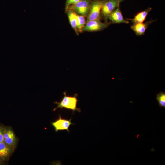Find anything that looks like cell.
Segmentation results:
<instances>
[{
    "label": "cell",
    "instance_id": "cell-17",
    "mask_svg": "<svg viewBox=\"0 0 165 165\" xmlns=\"http://www.w3.org/2000/svg\"><path fill=\"white\" fill-rule=\"evenodd\" d=\"M5 163L0 157V165L3 164Z\"/></svg>",
    "mask_w": 165,
    "mask_h": 165
},
{
    "label": "cell",
    "instance_id": "cell-13",
    "mask_svg": "<svg viewBox=\"0 0 165 165\" xmlns=\"http://www.w3.org/2000/svg\"><path fill=\"white\" fill-rule=\"evenodd\" d=\"M77 32H82V29L86 24L85 17L82 16L77 14Z\"/></svg>",
    "mask_w": 165,
    "mask_h": 165
},
{
    "label": "cell",
    "instance_id": "cell-9",
    "mask_svg": "<svg viewBox=\"0 0 165 165\" xmlns=\"http://www.w3.org/2000/svg\"><path fill=\"white\" fill-rule=\"evenodd\" d=\"M14 150L4 141L0 142V157L5 162L8 161Z\"/></svg>",
    "mask_w": 165,
    "mask_h": 165
},
{
    "label": "cell",
    "instance_id": "cell-7",
    "mask_svg": "<svg viewBox=\"0 0 165 165\" xmlns=\"http://www.w3.org/2000/svg\"><path fill=\"white\" fill-rule=\"evenodd\" d=\"M3 141L6 144L14 150L16 145L17 139L15 135L11 128L6 127Z\"/></svg>",
    "mask_w": 165,
    "mask_h": 165
},
{
    "label": "cell",
    "instance_id": "cell-1",
    "mask_svg": "<svg viewBox=\"0 0 165 165\" xmlns=\"http://www.w3.org/2000/svg\"><path fill=\"white\" fill-rule=\"evenodd\" d=\"M64 96L60 102L55 101L54 103L57 105V107L53 109V111H55L58 108H63L69 110H71L73 111V114L75 111H77L79 112H81V109L77 108V105L78 100L77 97L78 94L75 93L73 96L66 95V92L63 93Z\"/></svg>",
    "mask_w": 165,
    "mask_h": 165
},
{
    "label": "cell",
    "instance_id": "cell-2",
    "mask_svg": "<svg viewBox=\"0 0 165 165\" xmlns=\"http://www.w3.org/2000/svg\"><path fill=\"white\" fill-rule=\"evenodd\" d=\"M107 0H92L90 1V6L89 13L87 16L86 22L96 20H100L101 8Z\"/></svg>",
    "mask_w": 165,
    "mask_h": 165
},
{
    "label": "cell",
    "instance_id": "cell-3",
    "mask_svg": "<svg viewBox=\"0 0 165 165\" xmlns=\"http://www.w3.org/2000/svg\"><path fill=\"white\" fill-rule=\"evenodd\" d=\"M124 0H107L103 5L101 12V16L107 22L109 15L118 7L120 3Z\"/></svg>",
    "mask_w": 165,
    "mask_h": 165
},
{
    "label": "cell",
    "instance_id": "cell-12",
    "mask_svg": "<svg viewBox=\"0 0 165 165\" xmlns=\"http://www.w3.org/2000/svg\"><path fill=\"white\" fill-rule=\"evenodd\" d=\"M152 9L151 8L149 7L145 10L139 12L133 18L126 19L130 20L133 24L143 23Z\"/></svg>",
    "mask_w": 165,
    "mask_h": 165
},
{
    "label": "cell",
    "instance_id": "cell-8",
    "mask_svg": "<svg viewBox=\"0 0 165 165\" xmlns=\"http://www.w3.org/2000/svg\"><path fill=\"white\" fill-rule=\"evenodd\" d=\"M109 19L113 24L123 23L128 24L129 22L125 20L122 14L119 6L117 7L108 16Z\"/></svg>",
    "mask_w": 165,
    "mask_h": 165
},
{
    "label": "cell",
    "instance_id": "cell-4",
    "mask_svg": "<svg viewBox=\"0 0 165 165\" xmlns=\"http://www.w3.org/2000/svg\"><path fill=\"white\" fill-rule=\"evenodd\" d=\"M91 0H80L75 4L70 6L69 8L77 14L87 17L89 12Z\"/></svg>",
    "mask_w": 165,
    "mask_h": 165
},
{
    "label": "cell",
    "instance_id": "cell-16",
    "mask_svg": "<svg viewBox=\"0 0 165 165\" xmlns=\"http://www.w3.org/2000/svg\"><path fill=\"white\" fill-rule=\"evenodd\" d=\"M80 0H66L65 3V11L70 6L75 4Z\"/></svg>",
    "mask_w": 165,
    "mask_h": 165
},
{
    "label": "cell",
    "instance_id": "cell-6",
    "mask_svg": "<svg viewBox=\"0 0 165 165\" xmlns=\"http://www.w3.org/2000/svg\"><path fill=\"white\" fill-rule=\"evenodd\" d=\"M59 117L58 119L51 122L52 126L54 128L55 131L57 132L59 130H66L68 132H69V128L70 126L75 124L71 122L72 118L69 120L62 119L60 114L59 115Z\"/></svg>",
    "mask_w": 165,
    "mask_h": 165
},
{
    "label": "cell",
    "instance_id": "cell-11",
    "mask_svg": "<svg viewBox=\"0 0 165 165\" xmlns=\"http://www.w3.org/2000/svg\"><path fill=\"white\" fill-rule=\"evenodd\" d=\"M72 27L77 35H79L77 30V14L71 9L68 8L65 11Z\"/></svg>",
    "mask_w": 165,
    "mask_h": 165
},
{
    "label": "cell",
    "instance_id": "cell-5",
    "mask_svg": "<svg viewBox=\"0 0 165 165\" xmlns=\"http://www.w3.org/2000/svg\"><path fill=\"white\" fill-rule=\"evenodd\" d=\"M111 23V21L103 23L99 19L90 20L86 22L82 29V31L94 32L101 31L107 28Z\"/></svg>",
    "mask_w": 165,
    "mask_h": 165
},
{
    "label": "cell",
    "instance_id": "cell-10",
    "mask_svg": "<svg viewBox=\"0 0 165 165\" xmlns=\"http://www.w3.org/2000/svg\"><path fill=\"white\" fill-rule=\"evenodd\" d=\"M154 21L151 20L145 23H141L133 24L131 26V29L138 36L144 35L148 26Z\"/></svg>",
    "mask_w": 165,
    "mask_h": 165
},
{
    "label": "cell",
    "instance_id": "cell-15",
    "mask_svg": "<svg viewBox=\"0 0 165 165\" xmlns=\"http://www.w3.org/2000/svg\"><path fill=\"white\" fill-rule=\"evenodd\" d=\"M6 129V127L0 124V142L3 141L4 135Z\"/></svg>",
    "mask_w": 165,
    "mask_h": 165
},
{
    "label": "cell",
    "instance_id": "cell-14",
    "mask_svg": "<svg viewBox=\"0 0 165 165\" xmlns=\"http://www.w3.org/2000/svg\"><path fill=\"white\" fill-rule=\"evenodd\" d=\"M156 99L158 101L159 106L162 108H165V92L160 91L156 96Z\"/></svg>",
    "mask_w": 165,
    "mask_h": 165
}]
</instances>
